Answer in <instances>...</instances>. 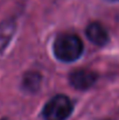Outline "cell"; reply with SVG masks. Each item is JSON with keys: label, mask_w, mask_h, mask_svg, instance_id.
Segmentation results:
<instances>
[{"label": "cell", "mask_w": 119, "mask_h": 120, "mask_svg": "<svg viewBox=\"0 0 119 120\" xmlns=\"http://www.w3.org/2000/svg\"><path fill=\"white\" fill-rule=\"evenodd\" d=\"M84 50V44L76 34H60L54 41V55L58 61L70 63L78 60Z\"/></svg>", "instance_id": "obj_1"}, {"label": "cell", "mask_w": 119, "mask_h": 120, "mask_svg": "<svg viewBox=\"0 0 119 120\" xmlns=\"http://www.w3.org/2000/svg\"><path fill=\"white\" fill-rule=\"evenodd\" d=\"M73 110L71 100L64 94H57L44 105L42 116L44 120H65Z\"/></svg>", "instance_id": "obj_2"}, {"label": "cell", "mask_w": 119, "mask_h": 120, "mask_svg": "<svg viewBox=\"0 0 119 120\" xmlns=\"http://www.w3.org/2000/svg\"><path fill=\"white\" fill-rule=\"evenodd\" d=\"M98 78V75L90 69H76L69 75V83L77 90L90 89Z\"/></svg>", "instance_id": "obj_3"}, {"label": "cell", "mask_w": 119, "mask_h": 120, "mask_svg": "<svg viewBox=\"0 0 119 120\" xmlns=\"http://www.w3.org/2000/svg\"><path fill=\"white\" fill-rule=\"evenodd\" d=\"M85 35L90 42H92L93 44H96L98 47L105 45L109 41L107 30L99 22H91L85 29Z\"/></svg>", "instance_id": "obj_4"}, {"label": "cell", "mask_w": 119, "mask_h": 120, "mask_svg": "<svg viewBox=\"0 0 119 120\" xmlns=\"http://www.w3.org/2000/svg\"><path fill=\"white\" fill-rule=\"evenodd\" d=\"M41 82H42V77L39 72H35V71H31V72H27L25 76H23V79H22V87L23 90H26L27 92H36L40 89V85H41Z\"/></svg>", "instance_id": "obj_5"}, {"label": "cell", "mask_w": 119, "mask_h": 120, "mask_svg": "<svg viewBox=\"0 0 119 120\" xmlns=\"http://www.w3.org/2000/svg\"><path fill=\"white\" fill-rule=\"evenodd\" d=\"M13 27H14V23H8V25H4V30L0 32V42H5V44H7V42L11 39V35H6V33L8 32H13Z\"/></svg>", "instance_id": "obj_6"}, {"label": "cell", "mask_w": 119, "mask_h": 120, "mask_svg": "<svg viewBox=\"0 0 119 120\" xmlns=\"http://www.w3.org/2000/svg\"><path fill=\"white\" fill-rule=\"evenodd\" d=\"M0 120H8L7 118H2V119H0Z\"/></svg>", "instance_id": "obj_7"}, {"label": "cell", "mask_w": 119, "mask_h": 120, "mask_svg": "<svg viewBox=\"0 0 119 120\" xmlns=\"http://www.w3.org/2000/svg\"><path fill=\"white\" fill-rule=\"evenodd\" d=\"M111 1H119V0H111Z\"/></svg>", "instance_id": "obj_8"}, {"label": "cell", "mask_w": 119, "mask_h": 120, "mask_svg": "<svg viewBox=\"0 0 119 120\" xmlns=\"http://www.w3.org/2000/svg\"><path fill=\"white\" fill-rule=\"evenodd\" d=\"M105 120H113V119H105Z\"/></svg>", "instance_id": "obj_9"}]
</instances>
